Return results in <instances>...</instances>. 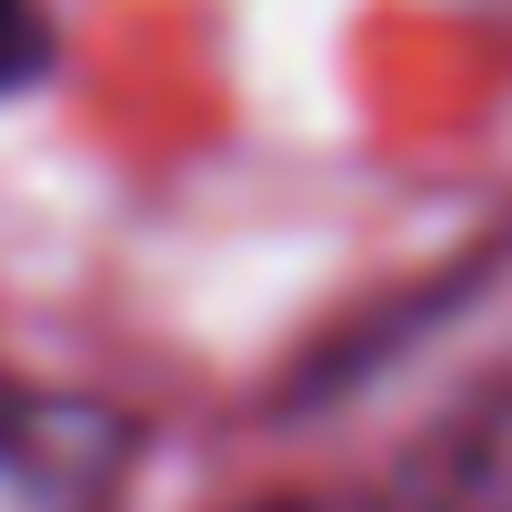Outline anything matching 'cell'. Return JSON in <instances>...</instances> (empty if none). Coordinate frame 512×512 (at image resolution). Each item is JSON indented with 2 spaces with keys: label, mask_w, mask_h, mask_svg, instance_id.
<instances>
[{
  "label": "cell",
  "mask_w": 512,
  "mask_h": 512,
  "mask_svg": "<svg viewBox=\"0 0 512 512\" xmlns=\"http://www.w3.org/2000/svg\"><path fill=\"white\" fill-rule=\"evenodd\" d=\"M131 422L91 392H0V512H121Z\"/></svg>",
  "instance_id": "1"
},
{
  "label": "cell",
  "mask_w": 512,
  "mask_h": 512,
  "mask_svg": "<svg viewBox=\"0 0 512 512\" xmlns=\"http://www.w3.org/2000/svg\"><path fill=\"white\" fill-rule=\"evenodd\" d=\"M422 512H512V382H492L422 462Z\"/></svg>",
  "instance_id": "2"
},
{
  "label": "cell",
  "mask_w": 512,
  "mask_h": 512,
  "mask_svg": "<svg viewBox=\"0 0 512 512\" xmlns=\"http://www.w3.org/2000/svg\"><path fill=\"white\" fill-rule=\"evenodd\" d=\"M41 61H51V21H41V0H0V101H11Z\"/></svg>",
  "instance_id": "3"
}]
</instances>
